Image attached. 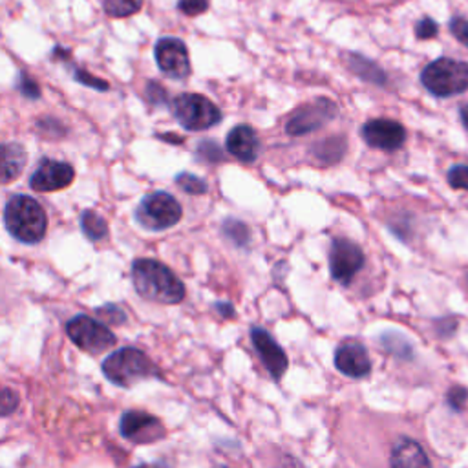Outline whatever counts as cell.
<instances>
[{
  "instance_id": "cell-1",
  "label": "cell",
  "mask_w": 468,
  "mask_h": 468,
  "mask_svg": "<svg viewBox=\"0 0 468 468\" xmlns=\"http://www.w3.org/2000/svg\"><path fill=\"white\" fill-rule=\"evenodd\" d=\"M130 275L138 295L145 300L172 305L180 304L185 298L183 282L174 275L172 269H169L165 263L158 260H136L132 263Z\"/></svg>"
},
{
  "instance_id": "cell-15",
  "label": "cell",
  "mask_w": 468,
  "mask_h": 468,
  "mask_svg": "<svg viewBox=\"0 0 468 468\" xmlns=\"http://www.w3.org/2000/svg\"><path fill=\"white\" fill-rule=\"evenodd\" d=\"M337 370L349 379H363L372 372V361L366 347L357 340H346L335 351Z\"/></svg>"
},
{
  "instance_id": "cell-5",
  "label": "cell",
  "mask_w": 468,
  "mask_h": 468,
  "mask_svg": "<svg viewBox=\"0 0 468 468\" xmlns=\"http://www.w3.org/2000/svg\"><path fill=\"white\" fill-rule=\"evenodd\" d=\"M183 216V209L172 194L165 190H154L136 207V221L152 232H162L174 227Z\"/></svg>"
},
{
  "instance_id": "cell-12",
  "label": "cell",
  "mask_w": 468,
  "mask_h": 468,
  "mask_svg": "<svg viewBox=\"0 0 468 468\" xmlns=\"http://www.w3.org/2000/svg\"><path fill=\"white\" fill-rule=\"evenodd\" d=\"M364 141L377 150L396 152L406 143V129L394 120H372L363 127Z\"/></svg>"
},
{
  "instance_id": "cell-8",
  "label": "cell",
  "mask_w": 468,
  "mask_h": 468,
  "mask_svg": "<svg viewBox=\"0 0 468 468\" xmlns=\"http://www.w3.org/2000/svg\"><path fill=\"white\" fill-rule=\"evenodd\" d=\"M330 272L331 279L342 286H349L364 265V253L361 246L347 238H333L330 246Z\"/></svg>"
},
{
  "instance_id": "cell-14",
  "label": "cell",
  "mask_w": 468,
  "mask_h": 468,
  "mask_svg": "<svg viewBox=\"0 0 468 468\" xmlns=\"http://www.w3.org/2000/svg\"><path fill=\"white\" fill-rule=\"evenodd\" d=\"M75 171L66 162L43 160L29 178V187L37 192H55L73 183Z\"/></svg>"
},
{
  "instance_id": "cell-9",
  "label": "cell",
  "mask_w": 468,
  "mask_h": 468,
  "mask_svg": "<svg viewBox=\"0 0 468 468\" xmlns=\"http://www.w3.org/2000/svg\"><path fill=\"white\" fill-rule=\"evenodd\" d=\"M338 113L337 104L331 99L319 97L304 106H300L286 123V132L289 136H305L322 129L326 123L333 121Z\"/></svg>"
},
{
  "instance_id": "cell-32",
  "label": "cell",
  "mask_w": 468,
  "mask_h": 468,
  "mask_svg": "<svg viewBox=\"0 0 468 468\" xmlns=\"http://www.w3.org/2000/svg\"><path fill=\"white\" fill-rule=\"evenodd\" d=\"M17 88L28 99H38V97H41V87H38L37 81L33 79V77H29L28 73H21L19 75Z\"/></svg>"
},
{
  "instance_id": "cell-3",
  "label": "cell",
  "mask_w": 468,
  "mask_h": 468,
  "mask_svg": "<svg viewBox=\"0 0 468 468\" xmlns=\"http://www.w3.org/2000/svg\"><path fill=\"white\" fill-rule=\"evenodd\" d=\"M103 375L115 386L130 388L136 382L150 377H160L158 368L145 351L138 347H121L103 361Z\"/></svg>"
},
{
  "instance_id": "cell-7",
  "label": "cell",
  "mask_w": 468,
  "mask_h": 468,
  "mask_svg": "<svg viewBox=\"0 0 468 468\" xmlns=\"http://www.w3.org/2000/svg\"><path fill=\"white\" fill-rule=\"evenodd\" d=\"M66 333L77 347L92 355H99L115 346V335L106 328V324L94 321L88 315L73 317L66 324Z\"/></svg>"
},
{
  "instance_id": "cell-19",
  "label": "cell",
  "mask_w": 468,
  "mask_h": 468,
  "mask_svg": "<svg viewBox=\"0 0 468 468\" xmlns=\"http://www.w3.org/2000/svg\"><path fill=\"white\" fill-rule=\"evenodd\" d=\"M346 61H347V68L355 75H359L361 79L373 85H386V73L375 63L357 54H349Z\"/></svg>"
},
{
  "instance_id": "cell-22",
  "label": "cell",
  "mask_w": 468,
  "mask_h": 468,
  "mask_svg": "<svg viewBox=\"0 0 468 468\" xmlns=\"http://www.w3.org/2000/svg\"><path fill=\"white\" fill-rule=\"evenodd\" d=\"M221 230L225 234V238L230 240L234 246H238V247H246L251 242L249 227L237 218H227L221 225Z\"/></svg>"
},
{
  "instance_id": "cell-20",
  "label": "cell",
  "mask_w": 468,
  "mask_h": 468,
  "mask_svg": "<svg viewBox=\"0 0 468 468\" xmlns=\"http://www.w3.org/2000/svg\"><path fill=\"white\" fill-rule=\"evenodd\" d=\"M81 229L90 242H101L108 237V223L96 211H83Z\"/></svg>"
},
{
  "instance_id": "cell-10",
  "label": "cell",
  "mask_w": 468,
  "mask_h": 468,
  "mask_svg": "<svg viewBox=\"0 0 468 468\" xmlns=\"http://www.w3.org/2000/svg\"><path fill=\"white\" fill-rule=\"evenodd\" d=\"M120 432L125 439L136 445L158 443L167 436L163 422L155 415L141 410H129L121 415Z\"/></svg>"
},
{
  "instance_id": "cell-11",
  "label": "cell",
  "mask_w": 468,
  "mask_h": 468,
  "mask_svg": "<svg viewBox=\"0 0 468 468\" xmlns=\"http://www.w3.org/2000/svg\"><path fill=\"white\" fill-rule=\"evenodd\" d=\"M155 63L158 68L171 77V79L183 81L190 75V59H188V50L181 38L176 37H163L155 43L154 48Z\"/></svg>"
},
{
  "instance_id": "cell-33",
  "label": "cell",
  "mask_w": 468,
  "mask_h": 468,
  "mask_svg": "<svg viewBox=\"0 0 468 468\" xmlns=\"http://www.w3.org/2000/svg\"><path fill=\"white\" fill-rule=\"evenodd\" d=\"M439 33V26L434 19L424 17L415 24V37L421 38V41H428V38H434Z\"/></svg>"
},
{
  "instance_id": "cell-34",
  "label": "cell",
  "mask_w": 468,
  "mask_h": 468,
  "mask_svg": "<svg viewBox=\"0 0 468 468\" xmlns=\"http://www.w3.org/2000/svg\"><path fill=\"white\" fill-rule=\"evenodd\" d=\"M450 187L468 190V165H455L447 174Z\"/></svg>"
},
{
  "instance_id": "cell-26",
  "label": "cell",
  "mask_w": 468,
  "mask_h": 468,
  "mask_svg": "<svg viewBox=\"0 0 468 468\" xmlns=\"http://www.w3.org/2000/svg\"><path fill=\"white\" fill-rule=\"evenodd\" d=\"M196 154L200 155V160L207 162V163H221L225 154L223 150L218 146L216 141L213 139H204L198 143V148H196Z\"/></svg>"
},
{
  "instance_id": "cell-38",
  "label": "cell",
  "mask_w": 468,
  "mask_h": 468,
  "mask_svg": "<svg viewBox=\"0 0 468 468\" xmlns=\"http://www.w3.org/2000/svg\"><path fill=\"white\" fill-rule=\"evenodd\" d=\"M459 115H461L463 127L468 130V103H464V104L459 108Z\"/></svg>"
},
{
  "instance_id": "cell-21",
  "label": "cell",
  "mask_w": 468,
  "mask_h": 468,
  "mask_svg": "<svg viewBox=\"0 0 468 468\" xmlns=\"http://www.w3.org/2000/svg\"><path fill=\"white\" fill-rule=\"evenodd\" d=\"M380 346L384 347V351L392 355H397L399 359H412L414 357V346L412 342L396 331H388L380 335Z\"/></svg>"
},
{
  "instance_id": "cell-29",
  "label": "cell",
  "mask_w": 468,
  "mask_h": 468,
  "mask_svg": "<svg viewBox=\"0 0 468 468\" xmlns=\"http://www.w3.org/2000/svg\"><path fill=\"white\" fill-rule=\"evenodd\" d=\"M445 401H447V405L452 412L459 414L461 410H464V406L468 403V389L464 386H452L447 392Z\"/></svg>"
},
{
  "instance_id": "cell-28",
  "label": "cell",
  "mask_w": 468,
  "mask_h": 468,
  "mask_svg": "<svg viewBox=\"0 0 468 468\" xmlns=\"http://www.w3.org/2000/svg\"><path fill=\"white\" fill-rule=\"evenodd\" d=\"M19 394L13 392L12 388L6 386H0V417H8L12 414H15V410L19 408Z\"/></svg>"
},
{
  "instance_id": "cell-25",
  "label": "cell",
  "mask_w": 468,
  "mask_h": 468,
  "mask_svg": "<svg viewBox=\"0 0 468 468\" xmlns=\"http://www.w3.org/2000/svg\"><path fill=\"white\" fill-rule=\"evenodd\" d=\"M176 185L187 192V194H192V196H200V194H205L209 190V185L205 180L194 176L190 172H180L176 178H174Z\"/></svg>"
},
{
  "instance_id": "cell-35",
  "label": "cell",
  "mask_w": 468,
  "mask_h": 468,
  "mask_svg": "<svg viewBox=\"0 0 468 468\" xmlns=\"http://www.w3.org/2000/svg\"><path fill=\"white\" fill-rule=\"evenodd\" d=\"M145 94H146V99L152 103V104H167L169 103V96H167V90L158 85V83H154V81H148L146 83V88H145Z\"/></svg>"
},
{
  "instance_id": "cell-23",
  "label": "cell",
  "mask_w": 468,
  "mask_h": 468,
  "mask_svg": "<svg viewBox=\"0 0 468 468\" xmlns=\"http://www.w3.org/2000/svg\"><path fill=\"white\" fill-rule=\"evenodd\" d=\"M143 6V0H103L104 13L112 19H127L136 15Z\"/></svg>"
},
{
  "instance_id": "cell-13",
  "label": "cell",
  "mask_w": 468,
  "mask_h": 468,
  "mask_svg": "<svg viewBox=\"0 0 468 468\" xmlns=\"http://www.w3.org/2000/svg\"><path fill=\"white\" fill-rule=\"evenodd\" d=\"M251 340L255 349L258 351V355L263 363V366L267 368V372L271 373V377L275 380H280L288 370V355L286 351L282 349V346L272 338V335L260 328V326H253L251 328Z\"/></svg>"
},
{
  "instance_id": "cell-6",
  "label": "cell",
  "mask_w": 468,
  "mask_h": 468,
  "mask_svg": "<svg viewBox=\"0 0 468 468\" xmlns=\"http://www.w3.org/2000/svg\"><path fill=\"white\" fill-rule=\"evenodd\" d=\"M172 113L188 132L209 130L221 121V110L200 94H180L172 101Z\"/></svg>"
},
{
  "instance_id": "cell-31",
  "label": "cell",
  "mask_w": 468,
  "mask_h": 468,
  "mask_svg": "<svg viewBox=\"0 0 468 468\" xmlns=\"http://www.w3.org/2000/svg\"><path fill=\"white\" fill-rule=\"evenodd\" d=\"M178 10L187 17H196L209 10V0H178Z\"/></svg>"
},
{
  "instance_id": "cell-36",
  "label": "cell",
  "mask_w": 468,
  "mask_h": 468,
  "mask_svg": "<svg viewBox=\"0 0 468 468\" xmlns=\"http://www.w3.org/2000/svg\"><path fill=\"white\" fill-rule=\"evenodd\" d=\"M450 31L463 46L468 48V21L464 17H454L450 21Z\"/></svg>"
},
{
  "instance_id": "cell-37",
  "label": "cell",
  "mask_w": 468,
  "mask_h": 468,
  "mask_svg": "<svg viewBox=\"0 0 468 468\" xmlns=\"http://www.w3.org/2000/svg\"><path fill=\"white\" fill-rule=\"evenodd\" d=\"M214 309L218 311V313H220L223 319H232V317H234V307H232V304H229V302H218V304H214Z\"/></svg>"
},
{
  "instance_id": "cell-39",
  "label": "cell",
  "mask_w": 468,
  "mask_h": 468,
  "mask_svg": "<svg viewBox=\"0 0 468 468\" xmlns=\"http://www.w3.org/2000/svg\"><path fill=\"white\" fill-rule=\"evenodd\" d=\"M466 282H468V277H466Z\"/></svg>"
},
{
  "instance_id": "cell-18",
  "label": "cell",
  "mask_w": 468,
  "mask_h": 468,
  "mask_svg": "<svg viewBox=\"0 0 468 468\" xmlns=\"http://www.w3.org/2000/svg\"><path fill=\"white\" fill-rule=\"evenodd\" d=\"M389 463L392 466H430V459L424 454L422 447L410 438H401L394 445Z\"/></svg>"
},
{
  "instance_id": "cell-4",
  "label": "cell",
  "mask_w": 468,
  "mask_h": 468,
  "mask_svg": "<svg viewBox=\"0 0 468 468\" xmlns=\"http://www.w3.org/2000/svg\"><path fill=\"white\" fill-rule=\"evenodd\" d=\"M422 87L436 97H454L468 90V63L441 57L421 73Z\"/></svg>"
},
{
  "instance_id": "cell-30",
  "label": "cell",
  "mask_w": 468,
  "mask_h": 468,
  "mask_svg": "<svg viewBox=\"0 0 468 468\" xmlns=\"http://www.w3.org/2000/svg\"><path fill=\"white\" fill-rule=\"evenodd\" d=\"M73 77L77 83H81L88 88H94V90H99V92H106L110 88V85L104 81V79H99V77L81 70V68H73Z\"/></svg>"
},
{
  "instance_id": "cell-27",
  "label": "cell",
  "mask_w": 468,
  "mask_h": 468,
  "mask_svg": "<svg viewBox=\"0 0 468 468\" xmlns=\"http://www.w3.org/2000/svg\"><path fill=\"white\" fill-rule=\"evenodd\" d=\"M96 313L103 319V322L113 324V326H121L127 322V313L123 311V307L115 305V304H106L96 309Z\"/></svg>"
},
{
  "instance_id": "cell-17",
  "label": "cell",
  "mask_w": 468,
  "mask_h": 468,
  "mask_svg": "<svg viewBox=\"0 0 468 468\" xmlns=\"http://www.w3.org/2000/svg\"><path fill=\"white\" fill-rule=\"evenodd\" d=\"M28 154L19 143H0V185L15 181L24 171Z\"/></svg>"
},
{
  "instance_id": "cell-16",
  "label": "cell",
  "mask_w": 468,
  "mask_h": 468,
  "mask_svg": "<svg viewBox=\"0 0 468 468\" xmlns=\"http://www.w3.org/2000/svg\"><path fill=\"white\" fill-rule=\"evenodd\" d=\"M225 148L237 160L244 163H253L260 154V139L253 127L238 125L227 134Z\"/></svg>"
},
{
  "instance_id": "cell-2",
  "label": "cell",
  "mask_w": 468,
  "mask_h": 468,
  "mask_svg": "<svg viewBox=\"0 0 468 468\" xmlns=\"http://www.w3.org/2000/svg\"><path fill=\"white\" fill-rule=\"evenodd\" d=\"M4 225L12 237L26 246L43 242L48 230V218L35 198L17 194L4 209Z\"/></svg>"
},
{
  "instance_id": "cell-24",
  "label": "cell",
  "mask_w": 468,
  "mask_h": 468,
  "mask_svg": "<svg viewBox=\"0 0 468 468\" xmlns=\"http://www.w3.org/2000/svg\"><path fill=\"white\" fill-rule=\"evenodd\" d=\"M346 152V141L342 138H330L324 139L322 143L315 145L313 154L317 155L319 160L328 162V163H337Z\"/></svg>"
}]
</instances>
